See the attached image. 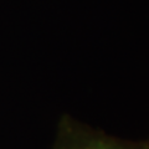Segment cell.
Listing matches in <instances>:
<instances>
[{
	"label": "cell",
	"instance_id": "6da1fadb",
	"mask_svg": "<svg viewBox=\"0 0 149 149\" xmlns=\"http://www.w3.org/2000/svg\"><path fill=\"white\" fill-rule=\"evenodd\" d=\"M63 149H149L148 141H124L98 130H77Z\"/></svg>",
	"mask_w": 149,
	"mask_h": 149
}]
</instances>
